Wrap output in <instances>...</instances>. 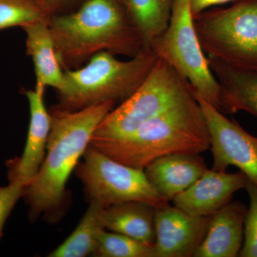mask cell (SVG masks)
Masks as SVG:
<instances>
[{
  "label": "cell",
  "instance_id": "obj_21",
  "mask_svg": "<svg viewBox=\"0 0 257 257\" xmlns=\"http://www.w3.org/2000/svg\"><path fill=\"white\" fill-rule=\"evenodd\" d=\"M50 18L36 0H0V31Z\"/></svg>",
  "mask_w": 257,
  "mask_h": 257
},
{
  "label": "cell",
  "instance_id": "obj_23",
  "mask_svg": "<svg viewBox=\"0 0 257 257\" xmlns=\"http://www.w3.org/2000/svg\"><path fill=\"white\" fill-rule=\"evenodd\" d=\"M25 188L23 186L10 183L6 187H0V239L3 235L5 222L19 199L23 198Z\"/></svg>",
  "mask_w": 257,
  "mask_h": 257
},
{
  "label": "cell",
  "instance_id": "obj_25",
  "mask_svg": "<svg viewBox=\"0 0 257 257\" xmlns=\"http://www.w3.org/2000/svg\"><path fill=\"white\" fill-rule=\"evenodd\" d=\"M45 11L51 17L56 15L57 11L62 9L64 6L72 2V0H36Z\"/></svg>",
  "mask_w": 257,
  "mask_h": 257
},
{
  "label": "cell",
  "instance_id": "obj_19",
  "mask_svg": "<svg viewBox=\"0 0 257 257\" xmlns=\"http://www.w3.org/2000/svg\"><path fill=\"white\" fill-rule=\"evenodd\" d=\"M104 207L89 202L85 214L72 234L58 247L49 253L50 257H84L92 255L98 235L104 229L101 214Z\"/></svg>",
  "mask_w": 257,
  "mask_h": 257
},
{
  "label": "cell",
  "instance_id": "obj_7",
  "mask_svg": "<svg viewBox=\"0 0 257 257\" xmlns=\"http://www.w3.org/2000/svg\"><path fill=\"white\" fill-rule=\"evenodd\" d=\"M151 48L194 92L220 111L221 86L198 38L189 0H174L168 26Z\"/></svg>",
  "mask_w": 257,
  "mask_h": 257
},
{
  "label": "cell",
  "instance_id": "obj_2",
  "mask_svg": "<svg viewBox=\"0 0 257 257\" xmlns=\"http://www.w3.org/2000/svg\"><path fill=\"white\" fill-rule=\"evenodd\" d=\"M48 25L64 70L100 52L132 58L149 48L120 0H87L73 13L51 17Z\"/></svg>",
  "mask_w": 257,
  "mask_h": 257
},
{
  "label": "cell",
  "instance_id": "obj_10",
  "mask_svg": "<svg viewBox=\"0 0 257 257\" xmlns=\"http://www.w3.org/2000/svg\"><path fill=\"white\" fill-rule=\"evenodd\" d=\"M211 216H194L169 202L155 207V257H192L207 234Z\"/></svg>",
  "mask_w": 257,
  "mask_h": 257
},
{
  "label": "cell",
  "instance_id": "obj_12",
  "mask_svg": "<svg viewBox=\"0 0 257 257\" xmlns=\"http://www.w3.org/2000/svg\"><path fill=\"white\" fill-rule=\"evenodd\" d=\"M248 178L243 172L226 173L209 170L189 188L174 198L175 207L194 216L214 214L231 201L234 193L244 189Z\"/></svg>",
  "mask_w": 257,
  "mask_h": 257
},
{
  "label": "cell",
  "instance_id": "obj_14",
  "mask_svg": "<svg viewBox=\"0 0 257 257\" xmlns=\"http://www.w3.org/2000/svg\"><path fill=\"white\" fill-rule=\"evenodd\" d=\"M246 210L243 203L231 201L212 214L207 234L194 257L239 256Z\"/></svg>",
  "mask_w": 257,
  "mask_h": 257
},
{
  "label": "cell",
  "instance_id": "obj_13",
  "mask_svg": "<svg viewBox=\"0 0 257 257\" xmlns=\"http://www.w3.org/2000/svg\"><path fill=\"white\" fill-rule=\"evenodd\" d=\"M207 169L199 154L176 153L156 159L144 171L153 188L170 202L192 185Z\"/></svg>",
  "mask_w": 257,
  "mask_h": 257
},
{
  "label": "cell",
  "instance_id": "obj_15",
  "mask_svg": "<svg viewBox=\"0 0 257 257\" xmlns=\"http://www.w3.org/2000/svg\"><path fill=\"white\" fill-rule=\"evenodd\" d=\"M207 59L221 86V112L243 111L257 116V69L236 68Z\"/></svg>",
  "mask_w": 257,
  "mask_h": 257
},
{
  "label": "cell",
  "instance_id": "obj_20",
  "mask_svg": "<svg viewBox=\"0 0 257 257\" xmlns=\"http://www.w3.org/2000/svg\"><path fill=\"white\" fill-rule=\"evenodd\" d=\"M96 257H155L154 244L143 242L126 235L101 230L98 235Z\"/></svg>",
  "mask_w": 257,
  "mask_h": 257
},
{
  "label": "cell",
  "instance_id": "obj_6",
  "mask_svg": "<svg viewBox=\"0 0 257 257\" xmlns=\"http://www.w3.org/2000/svg\"><path fill=\"white\" fill-rule=\"evenodd\" d=\"M194 28L209 58L240 69H257V0L194 17Z\"/></svg>",
  "mask_w": 257,
  "mask_h": 257
},
{
  "label": "cell",
  "instance_id": "obj_22",
  "mask_svg": "<svg viewBox=\"0 0 257 257\" xmlns=\"http://www.w3.org/2000/svg\"><path fill=\"white\" fill-rule=\"evenodd\" d=\"M244 189L250 204L243 221V241L239 256L257 257V185L248 179Z\"/></svg>",
  "mask_w": 257,
  "mask_h": 257
},
{
  "label": "cell",
  "instance_id": "obj_17",
  "mask_svg": "<svg viewBox=\"0 0 257 257\" xmlns=\"http://www.w3.org/2000/svg\"><path fill=\"white\" fill-rule=\"evenodd\" d=\"M155 216V206L139 201L104 208L101 214L104 229L149 244H155L156 240Z\"/></svg>",
  "mask_w": 257,
  "mask_h": 257
},
{
  "label": "cell",
  "instance_id": "obj_16",
  "mask_svg": "<svg viewBox=\"0 0 257 257\" xmlns=\"http://www.w3.org/2000/svg\"><path fill=\"white\" fill-rule=\"evenodd\" d=\"M26 35V50L36 75V87L60 90L64 84V69L56 54L48 20H40L22 28Z\"/></svg>",
  "mask_w": 257,
  "mask_h": 257
},
{
  "label": "cell",
  "instance_id": "obj_9",
  "mask_svg": "<svg viewBox=\"0 0 257 257\" xmlns=\"http://www.w3.org/2000/svg\"><path fill=\"white\" fill-rule=\"evenodd\" d=\"M194 94L202 108L210 136L212 170L226 172L228 167L234 166L257 185V137L228 119L197 93Z\"/></svg>",
  "mask_w": 257,
  "mask_h": 257
},
{
  "label": "cell",
  "instance_id": "obj_18",
  "mask_svg": "<svg viewBox=\"0 0 257 257\" xmlns=\"http://www.w3.org/2000/svg\"><path fill=\"white\" fill-rule=\"evenodd\" d=\"M174 0H120L143 39L151 48L170 23Z\"/></svg>",
  "mask_w": 257,
  "mask_h": 257
},
{
  "label": "cell",
  "instance_id": "obj_1",
  "mask_svg": "<svg viewBox=\"0 0 257 257\" xmlns=\"http://www.w3.org/2000/svg\"><path fill=\"white\" fill-rule=\"evenodd\" d=\"M113 101L70 111L54 108L45 160L23 199L30 220L43 214L56 222L63 214L66 184L90 144L98 125L116 106Z\"/></svg>",
  "mask_w": 257,
  "mask_h": 257
},
{
  "label": "cell",
  "instance_id": "obj_8",
  "mask_svg": "<svg viewBox=\"0 0 257 257\" xmlns=\"http://www.w3.org/2000/svg\"><path fill=\"white\" fill-rule=\"evenodd\" d=\"M74 172L89 202L104 208L130 201L155 207L169 202L153 188L145 171L120 163L89 144Z\"/></svg>",
  "mask_w": 257,
  "mask_h": 257
},
{
  "label": "cell",
  "instance_id": "obj_4",
  "mask_svg": "<svg viewBox=\"0 0 257 257\" xmlns=\"http://www.w3.org/2000/svg\"><path fill=\"white\" fill-rule=\"evenodd\" d=\"M115 56L100 52L80 68L64 69L56 107L76 111L109 101L121 104L143 84L159 57L152 48H145L128 60Z\"/></svg>",
  "mask_w": 257,
  "mask_h": 257
},
{
  "label": "cell",
  "instance_id": "obj_5",
  "mask_svg": "<svg viewBox=\"0 0 257 257\" xmlns=\"http://www.w3.org/2000/svg\"><path fill=\"white\" fill-rule=\"evenodd\" d=\"M193 98L194 92L189 83L158 57L136 92L106 115L91 140H111L124 136Z\"/></svg>",
  "mask_w": 257,
  "mask_h": 257
},
{
  "label": "cell",
  "instance_id": "obj_24",
  "mask_svg": "<svg viewBox=\"0 0 257 257\" xmlns=\"http://www.w3.org/2000/svg\"><path fill=\"white\" fill-rule=\"evenodd\" d=\"M234 0H189L193 18L202 12L218 5L226 4Z\"/></svg>",
  "mask_w": 257,
  "mask_h": 257
},
{
  "label": "cell",
  "instance_id": "obj_11",
  "mask_svg": "<svg viewBox=\"0 0 257 257\" xmlns=\"http://www.w3.org/2000/svg\"><path fill=\"white\" fill-rule=\"evenodd\" d=\"M45 88L25 91L30 105V120L23 155L7 162L10 184L27 187L36 177L46 155L52 116L45 106Z\"/></svg>",
  "mask_w": 257,
  "mask_h": 257
},
{
  "label": "cell",
  "instance_id": "obj_3",
  "mask_svg": "<svg viewBox=\"0 0 257 257\" xmlns=\"http://www.w3.org/2000/svg\"><path fill=\"white\" fill-rule=\"evenodd\" d=\"M90 145L113 160L141 170L161 157L200 154L211 146L209 130L195 96L133 133L111 140H91Z\"/></svg>",
  "mask_w": 257,
  "mask_h": 257
}]
</instances>
